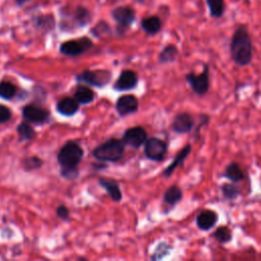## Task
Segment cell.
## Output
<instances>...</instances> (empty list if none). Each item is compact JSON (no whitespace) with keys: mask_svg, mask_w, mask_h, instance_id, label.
<instances>
[{"mask_svg":"<svg viewBox=\"0 0 261 261\" xmlns=\"http://www.w3.org/2000/svg\"><path fill=\"white\" fill-rule=\"evenodd\" d=\"M229 53L232 61L239 66L251 63L253 58V45L250 34L245 25H239L231 37Z\"/></svg>","mask_w":261,"mask_h":261,"instance_id":"cell-1","label":"cell"},{"mask_svg":"<svg viewBox=\"0 0 261 261\" xmlns=\"http://www.w3.org/2000/svg\"><path fill=\"white\" fill-rule=\"evenodd\" d=\"M84 156V150L74 141L66 142L57 154V161L61 166L60 174L66 179H73L79 175L77 165Z\"/></svg>","mask_w":261,"mask_h":261,"instance_id":"cell-2","label":"cell"},{"mask_svg":"<svg viewBox=\"0 0 261 261\" xmlns=\"http://www.w3.org/2000/svg\"><path fill=\"white\" fill-rule=\"evenodd\" d=\"M124 146L125 144L122 140L112 138L96 147L92 155L102 162H116L123 156Z\"/></svg>","mask_w":261,"mask_h":261,"instance_id":"cell-3","label":"cell"},{"mask_svg":"<svg viewBox=\"0 0 261 261\" xmlns=\"http://www.w3.org/2000/svg\"><path fill=\"white\" fill-rule=\"evenodd\" d=\"M186 81L192 88V90L202 96L205 95L209 89V67L207 64L204 65L203 70L200 74H195L194 72H190L186 75Z\"/></svg>","mask_w":261,"mask_h":261,"instance_id":"cell-4","label":"cell"},{"mask_svg":"<svg viewBox=\"0 0 261 261\" xmlns=\"http://www.w3.org/2000/svg\"><path fill=\"white\" fill-rule=\"evenodd\" d=\"M111 80V72L108 70L95 69L85 70L81 74L76 75V81L84 82L90 86L103 87L107 85Z\"/></svg>","mask_w":261,"mask_h":261,"instance_id":"cell-5","label":"cell"},{"mask_svg":"<svg viewBox=\"0 0 261 261\" xmlns=\"http://www.w3.org/2000/svg\"><path fill=\"white\" fill-rule=\"evenodd\" d=\"M167 152V144L158 138H151L145 142L144 153L152 161H162Z\"/></svg>","mask_w":261,"mask_h":261,"instance_id":"cell-6","label":"cell"},{"mask_svg":"<svg viewBox=\"0 0 261 261\" xmlns=\"http://www.w3.org/2000/svg\"><path fill=\"white\" fill-rule=\"evenodd\" d=\"M93 46L89 38H81L77 40H69L60 45V52L67 56H77L88 51Z\"/></svg>","mask_w":261,"mask_h":261,"instance_id":"cell-7","label":"cell"},{"mask_svg":"<svg viewBox=\"0 0 261 261\" xmlns=\"http://www.w3.org/2000/svg\"><path fill=\"white\" fill-rule=\"evenodd\" d=\"M49 111L34 104H28L22 108V116L29 123L42 124L49 118Z\"/></svg>","mask_w":261,"mask_h":261,"instance_id":"cell-8","label":"cell"},{"mask_svg":"<svg viewBox=\"0 0 261 261\" xmlns=\"http://www.w3.org/2000/svg\"><path fill=\"white\" fill-rule=\"evenodd\" d=\"M122 141L125 145L138 149L147 141V133L142 126H133L124 132Z\"/></svg>","mask_w":261,"mask_h":261,"instance_id":"cell-9","label":"cell"},{"mask_svg":"<svg viewBox=\"0 0 261 261\" xmlns=\"http://www.w3.org/2000/svg\"><path fill=\"white\" fill-rule=\"evenodd\" d=\"M195 125L194 117L187 112H181L175 115L171 123V128L176 134H187L192 130Z\"/></svg>","mask_w":261,"mask_h":261,"instance_id":"cell-10","label":"cell"},{"mask_svg":"<svg viewBox=\"0 0 261 261\" xmlns=\"http://www.w3.org/2000/svg\"><path fill=\"white\" fill-rule=\"evenodd\" d=\"M138 85V74L130 69L123 70L113 85L116 91H128Z\"/></svg>","mask_w":261,"mask_h":261,"instance_id":"cell-11","label":"cell"},{"mask_svg":"<svg viewBox=\"0 0 261 261\" xmlns=\"http://www.w3.org/2000/svg\"><path fill=\"white\" fill-rule=\"evenodd\" d=\"M139 101L134 95H123L116 101V111L120 116L134 113L138 110Z\"/></svg>","mask_w":261,"mask_h":261,"instance_id":"cell-12","label":"cell"},{"mask_svg":"<svg viewBox=\"0 0 261 261\" xmlns=\"http://www.w3.org/2000/svg\"><path fill=\"white\" fill-rule=\"evenodd\" d=\"M218 220V215L215 213V211L210 209H205L199 212V214L196 217V223L197 226L201 230H209L216 224Z\"/></svg>","mask_w":261,"mask_h":261,"instance_id":"cell-13","label":"cell"},{"mask_svg":"<svg viewBox=\"0 0 261 261\" xmlns=\"http://www.w3.org/2000/svg\"><path fill=\"white\" fill-rule=\"evenodd\" d=\"M112 17L121 27H128L135 20V11L126 6H120L112 11Z\"/></svg>","mask_w":261,"mask_h":261,"instance_id":"cell-14","label":"cell"},{"mask_svg":"<svg viewBox=\"0 0 261 261\" xmlns=\"http://www.w3.org/2000/svg\"><path fill=\"white\" fill-rule=\"evenodd\" d=\"M191 150H192V147H191V144H187L174 157V159L172 160V162L163 170V175L165 177H169L173 171L175 170L176 167H178L180 164H182V162L185 161V159L189 156V154L191 153Z\"/></svg>","mask_w":261,"mask_h":261,"instance_id":"cell-15","label":"cell"},{"mask_svg":"<svg viewBox=\"0 0 261 261\" xmlns=\"http://www.w3.org/2000/svg\"><path fill=\"white\" fill-rule=\"evenodd\" d=\"M57 111L65 116L73 115L79 110V102L74 98L64 97L63 99L59 100L56 105Z\"/></svg>","mask_w":261,"mask_h":261,"instance_id":"cell-16","label":"cell"},{"mask_svg":"<svg viewBox=\"0 0 261 261\" xmlns=\"http://www.w3.org/2000/svg\"><path fill=\"white\" fill-rule=\"evenodd\" d=\"M99 185L107 192V194L113 201L115 202L121 201L122 193L120 191L119 185L116 181L111 179H106V178H100Z\"/></svg>","mask_w":261,"mask_h":261,"instance_id":"cell-17","label":"cell"},{"mask_svg":"<svg viewBox=\"0 0 261 261\" xmlns=\"http://www.w3.org/2000/svg\"><path fill=\"white\" fill-rule=\"evenodd\" d=\"M141 27L147 34L156 35L162 28V21L158 16L152 15L143 18L141 21Z\"/></svg>","mask_w":261,"mask_h":261,"instance_id":"cell-18","label":"cell"},{"mask_svg":"<svg viewBox=\"0 0 261 261\" xmlns=\"http://www.w3.org/2000/svg\"><path fill=\"white\" fill-rule=\"evenodd\" d=\"M222 176L228 178L229 180H231L233 182L241 181L245 178V174L237 162H231L230 164H228L225 167V170H224Z\"/></svg>","mask_w":261,"mask_h":261,"instance_id":"cell-19","label":"cell"},{"mask_svg":"<svg viewBox=\"0 0 261 261\" xmlns=\"http://www.w3.org/2000/svg\"><path fill=\"white\" fill-rule=\"evenodd\" d=\"M73 98L81 104H89L94 100V93L87 86L79 85L75 89Z\"/></svg>","mask_w":261,"mask_h":261,"instance_id":"cell-20","label":"cell"},{"mask_svg":"<svg viewBox=\"0 0 261 261\" xmlns=\"http://www.w3.org/2000/svg\"><path fill=\"white\" fill-rule=\"evenodd\" d=\"M182 198V192L180 188L176 186H171L169 187L163 194V201L164 203L168 205H175L177 202H179Z\"/></svg>","mask_w":261,"mask_h":261,"instance_id":"cell-21","label":"cell"},{"mask_svg":"<svg viewBox=\"0 0 261 261\" xmlns=\"http://www.w3.org/2000/svg\"><path fill=\"white\" fill-rule=\"evenodd\" d=\"M178 55V50L176 46L169 44L165 46L159 54V62L160 63H170L175 60Z\"/></svg>","mask_w":261,"mask_h":261,"instance_id":"cell-22","label":"cell"},{"mask_svg":"<svg viewBox=\"0 0 261 261\" xmlns=\"http://www.w3.org/2000/svg\"><path fill=\"white\" fill-rule=\"evenodd\" d=\"M210 15L213 18H220L225 10L224 0H206Z\"/></svg>","mask_w":261,"mask_h":261,"instance_id":"cell-23","label":"cell"},{"mask_svg":"<svg viewBox=\"0 0 261 261\" xmlns=\"http://www.w3.org/2000/svg\"><path fill=\"white\" fill-rule=\"evenodd\" d=\"M16 132L21 141H29L35 138L36 133L34 128L28 122H21L17 125Z\"/></svg>","mask_w":261,"mask_h":261,"instance_id":"cell-24","label":"cell"},{"mask_svg":"<svg viewBox=\"0 0 261 261\" xmlns=\"http://www.w3.org/2000/svg\"><path fill=\"white\" fill-rule=\"evenodd\" d=\"M16 87L9 83V82H1L0 83V98L4 99V100H10L12 98H14V96L16 95Z\"/></svg>","mask_w":261,"mask_h":261,"instance_id":"cell-25","label":"cell"},{"mask_svg":"<svg viewBox=\"0 0 261 261\" xmlns=\"http://www.w3.org/2000/svg\"><path fill=\"white\" fill-rule=\"evenodd\" d=\"M212 237L220 244H225L231 240V231L227 226H219L213 231Z\"/></svg>","mask_w":261,"mask_h":261,"instance_id":"cell-26","label":"cell"},{"mask_svg":"<svg viewBox=\"0 0 261 261\" xmlns=\"http://www.w3.org/2000/svg\"><path fill=\"white\" fill-rule=\"evenodd\" d=\"M223 196L228 199V200H233L236 199L240 194H241V190L238 186H236L234 184H223L220 188Z\"/></svg>","mask_w":261,"mask_h":261,"instance_id":"cell-27","label":"cell"},{"mask_svg":"<svg viewBox=\"0 0 261 261\" xmlns=\"http://www.w3.org/2000/svg\"><path fill=\"white\" fill-rule=\"evenodd\" d=\"M42 165H43V160L38 156H30L22 160V166L28 171L38 169Z\"/></svg>","mask_w":261,"mask_h":261,"instance_id":"cell-28","label":"cell"},{"mask_svg":"<svg viewBox=\"0 0 261 261\" xmlns=\"http://www.w3.org/2000/svg\"><path fill=\"white\" fill-rule=\"evenodd\" d=\"M74 21L77 23V27H83L87 24L90 20V13L84 7H79L74 12Z\"/></svg>","mask_w":261,"mask_h":261,"instance_id":"cell-29","label":"cell"},{"mask_svg":"<svg viewBox=\"0 0 261 261\" xmlns=\"http://www.w3.org/2000/svg\"><path fill=\"white\" fill-rule=\"evenodd\" d=\"M170 249H171V247H170L168 244H166V243H160V244L157 246L156 250L154 251V254L152 255L151 259H152V260H159V259H162L164 256H166V255L168 254V252H169Z\"/></svg>","mask_w":261,"mask_h":261,"instance_id":"cell-30","label":"cell"},{"mask_svg":"<svg viewBox=\"0 0 261 261\" xmlns=\"http://www.w3.org/2000/svg\"><path fill=\"white\" fill-rule=\"evenodd\" d=\"M11 118V111L10 109L3 105L0 104V123H5Z\"/></svg>","mask_w":261,"mask_h":261,"instance_id":"cell-31","label":"cell"},{"mask_svg":"<svg viewBox=\"0 0 261 261\" xmlns=\"http://www.w3.org/2000/svg\"><path fill=\"white\" fill-rule=\"evenodd\" d=\"M56 214H57V216H58L59 218H61V219H63V220L67 219V218L69 217V211H68V209H67L64 205H59V206L57 207V209H56Z\"/></svg>","mask_w":261,"mask_h":261,"instance_id":"cell-32","label":"cell"},{"mask_svg":"<svg viewBox=\"0 0 261 261\" xmlns=\"http://www.w3.org/2000/svg\"><path fill=\"white\" fill-rule=\"evenodd\" d=\"M19 5H21V4H23L25 1H28V0H15Z\"/></svg>","mask_w":261,"mask_h":261,"instance_id":"cell-33","label":"cell"}]
</instances>
